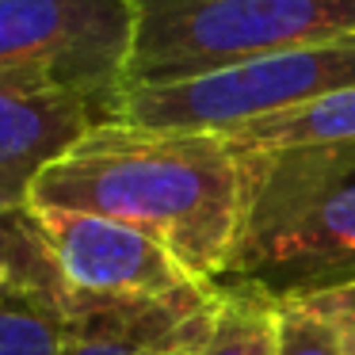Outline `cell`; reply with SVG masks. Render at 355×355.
<instances>
[{
    "instance_id": "cell-1",
    "label": "cell",
    "mask_w": 355,
    "mask_h": 355,
    "mask_svg": "<svg viewBox=\"0 0 355 355\" xmlns=\"http://www.w3.org/2000/svg\"><path fill=\"white\" fill-rule=\"evenodd\" d=\"M248 153L218 130H161L123 119L92 126L39 176L31 207L115 218L222 283L241 241Z\"/></svg>"
},
{
    "instance_id": "cell-2",
    "label": "cell",
    "mask_w": 355,
    "mask_h": 355,
    "mask_svg": "<svg viewBox=\"0 0 355 355\" xmlns=\"http://www.w3.org/2000/svg\"><path fill=\"white\" fill-rule=\"evenodd\" d=\"M27 210L58 271L65 336L180 355L202 329L218 283L195 275L168 245L85 210Z\"/></svg>"
},
{
    "instance_id": "cell-3",
    "label": "cell",
    "mask_w": 355,
    "mask_h": 355,
    "mask_svg": "<svg viewBox=\"0 0 355 355\" xmlns=\"http://www.w3.org/2000/svg\"><path fill=\"white\" fill-rule=\"evenodd\" d=\"M245 153V225L222 283L271 298L355 283V141Z\"/></svg>"
},
{
    "instance_id": "cell-4",
    "label": "cell",
    "mask_w": 355,
    "mask_h": 355,
    "mask_svg": "<svg viewBox=\"0 0 355 355\" xmlns=\"http://www.w3.org/2000/svg\"><path fill=\"white\" fill-rule=\"evenodd\" d=\"M130 12L123 88L180 85L355 35V0H130Z\"/></svg>"
},
{
    "instance_id": "cell-5",
    "label": "cell",
    "mask_w": 355,
    "mask_h": 355,
    "mask_svg": "<svg viewBox=\"0 0 355 355\" xmlns=\"http://www.w3.org/2000/svg\"><path fill=\"white\" fill-rule=\"evenodd\" d=\"M347 88H355V35L268 54L180 85L123 88L115 96V119L161 130L230 134L302 111Z\"/></svg>"
},
{
    "instance_id": "cell-6",
    "label": "cell",
    "mask_w": 355,
    "mask_h": 355,
    "mask_svg": "<svg viewBox=\"0 0 355 355\" xmlns=\"http://www.w3.org/2000/svg\"><path fill=\"white\" fill-rule=\"evenodd\" d=\"M130 39V0H0V85L119 96Z\"/></svg>"
},
{
    "instance_id": "cell-7",
    "label": "cell",
    "mask_w": 355,
    "mask_h": 355,
    "mask_svg": "<svg viewBox=\"0 0 355 355\" xmlns=\"http://www.w3.org/2000/svg\"><path fill=\"white\" fill-rule=\"evenodd\" d=\"M107 119L115 96L0 85V210L31 207L42 172Z\"/></svg>"
},
{
    "instance_id": "cell-8",
    "label": "cell",
    "mask_w": 355,
    "mask_h": 355,
    "mask_svg": "<svg viewBox=\"0 0 355 355\" xmlns=\"http://www.w3.org/2000/svg\"><path fill=\"white\" fill-rule=\"evenodd\" d=\"M275 355H355V283L275 298Z\"/></svg>"
},
{
    "instance_id": "cell-9",
    "label": "cell",
    "mask_w": 355,
    "mask_h": 355,
    "mask_svg": "<svg viewBox=\"0 0 355 355\" xmlns=\"http://www.w3.org/2000/svg\"><path fill=\"white\" fill-rule=\"evenodd\" d=\"M180 355H275V298L248 283H218L207 321Z\"/></svg>"
},
{
    "instance_id": "cell-10",
    "label": "cell",
    "mask_w": 355,
    "mask_h": 355,
    "mask_svg": "<svg viewBox=\"0 0 355 355\" xmlns=\"http://www.w3.org/2000/svg\"><path fill=\"white\" fill-rule=\"evenodd\" d=\"M24 298L58 309V271L31 222V210H0V306Z\"/></svg>"
},
{
    "instance_id": "cell-11",
    "label": "cell",
    "mask_w": 355,
    "mask_h": 355,
    "mask_svg": "<svg viewBox=\"0 0 355 355\" xmlns=\"http://www.w3.org/2000/svg\"><path fill=\"white\" fill-rule=\"evenodd\" d=\"M241 149H291L321 146V141H355V88L336 92L321 103H309L291 115H275L263 123L241 126L225 134Z\"/></svg>"
},
{
    "instance_id": "cell-12",
    "label": "cell",
    "mask_w": 355,
    "mask_h": 355,
    "mask_svg": "<svg viewBox=\"0 0 355 355\" xmlns=\"http://www.w3.org/2000/svg\"><path fill=\"white\" fill-rule=\"evenodd\" d=\"M65 321L46 302H8L0 306V355H62Z\"/></svg>"
},
{
    "instance_id": "cell-13",
    "label": "cell",
    "mask_w": 355,
    "mask_h": 355,
    "mask_svg": "<svg viewBox=\"0 0 355 355\" xmlns=\"http://www.w3.org/2000/svg\"><path fill=\"white\" fill-rule=\"evenodd\" d=\"M62 355H157V352H146V347H126V344H111V340L65 336Z\"/></svg>"
}]
</instances>
